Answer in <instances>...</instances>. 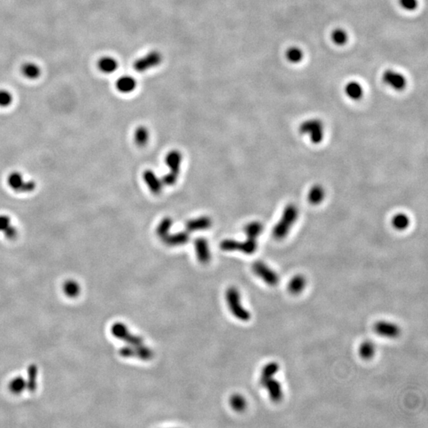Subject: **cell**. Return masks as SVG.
Listing matches in <instances>:
<instances>
[{
    "label": "cell",
    "mask_w": 428,
    "mask_h": 428,
    "mask_svg": "<svg viewBox=\"0 0 428 428\" xmlns=\"http://www.w3.org/2000/svg\"><path fill=\"white\" fill-rule=\"evenodd\" d=\"M299 211L297 207L293 204L286 205L279 222L276 224L272 234L276 240H283L291 231L295 222L298 218Z\"/></svg>",
    "instance_id": "6da1fadb"
},
{
    "label": "cell",
    "mask_w": 428,
    "mask_h": 428,
    "mask_svg": "<svg viewBox=\"0 0 428 428\" xmlns=\"http://www.w3.org/2000/svg\"><path fill=\"white\" fill-rule=\"evenodd\" d=\"M226 300L229 310L235 317L241 321H248L251 319V314L241 305L240 292L236 287H229L227 290Z\"/></svg>",
    "instance_id": "7a4b0ae2"
},
{
    "label": "cell",
    "mask_w": 428,
    "mask_h": 428,
    "mask_svg": "<svg viewBox=\"0 0 428 428\" xmlns=\"http://www.w3.org/2000/svg\"><path fill=\"white\" fill-rule=\"evenodd\" d=\"M6 183L11 190L20 194H27L35 190L37 184L34 180H27L19 171H12L6 177Z\"/></svg>",
    "instance_id": "3957f363"
},
{
    "label": "cell",
    "mask_w": 428,
    "mask_h": 428,
    "mask_svg": "<svg viewBox=\"0 0 428 428\" xmlns=\"http://www.w3.org/2000/svg\"><path fill=\"white\" fill-rule=\"evenodd\" d=\"M182 154L177 150L171 151L166 157L165 162L169 167V173L166 174L162 179L163 185L173 186L177 182L180 167L182 164Z\"/></svg>",
    "instance_id": "277c9868"
},
{
    "label": "cell",
    "mask_w": 428,
    "mask_h": 428,
    "mask_svg": "<svg viewBox=\"0 0 428 428\" xmlns=\"http://www.w3.org/2000/svg\"><path fill=\"white\" fill-rule=\"evenodd\" d=\"M299 132L304 135H308L314 144H320L324 139V125L319 119L304 121L299 127Z\"/></svg>",
    "instance_id": "5b68a950"
},
{
    "label": "cell",
    "mask_w": 428,
    "mask_h": 428,
    "mask_svg": "<svg viewBox=\"0 0 428 428\" xmlns=\"http://www.w3.org/2000/svg\"><path fill=\"white\" fill-rule=\"evenodd\" d=\"M257 239L251 238L247 236V240L244 242H240L234 240H225L221 244V248L223 251H240L247 254L251 255L256 251Z\"/></svg>",
    "instance_id": "8992f818"
},
{
    "label": "cell",
    "mask_w": 428,
    "mask_h": 428,
    "mask_svg": "<svg viewBox=\"0 0 428 428\" xmlns=\"http://www.w3.org/2000/svg\"><path fill=\"white\" fill-rule=\"evenodd\" d=\"M163 62V55L157 50L150 51L144 57L135 61L134 68L138 72H145L151 69L158 67Z\"/></svg>",
    "instance_id": "52a82bcc"
},
{
    "label": "cell",
    "mask_w": 428,
    "mask_h": 428,
    "mask_svg": "<svg viewBox=\"0 0 428 428\" xmlns=\"http://www.w3.org/2000/svg\"><path fill=\"white\" fill-rule=\"evenodd\" d=\"M252 270L259 278L263 280L269 286H274L278 285L279 282L278 274L265 263L261 261L255 262L252 265Z\"/></svg>",
    "instance_id": "ba28073f"
},
{
    "label": "cell",
    "mask_w": 428,
    "mask_h": 428,
    "mask_svg": "<svg viewBox=\"0 0 428 428\" xmlns=\"http://www.w3.org/2000/svg\"><path fill=\"white\" fill-rule=\"evenodd\" d=\"M120 355L123 358H136L143 361H149L153 357V352L144 344L133 346L129 345L120 349Z\"/></svg>",
    "instance_id": "9c48e42d"
},
{
    "label": "cell",
    "mask_w": 428,
    "mask_h": 428,
    "mask_svg": "<svg viewBox=\"0 0 428 428\" xmlns=\"http://www.w3.org/2000/svg\"><path fill=\"white\" fill-rule=\"evenodd\" d=\"M111 333L115 338L126 342L129 345L138 346L143 344L142 338L131 334L127 327L122 323H115L111 327Z\"/></svg>",
    "instance_id": "30bf717a"
},
{
    "label": "cell",
    "mask_w": 428,
    "mask_h": 428,
    "mask_svg": "<svg viewBox=\"0 0 428 428\" xmlns=\"http://www.w3.org/2000/svg\"><path fill=\"white\" fill-rule=\"evenodd\" d=\"M383 80L387 86L399 91L404 90L407 86V80L405 75L390 69L383 73Z\"/></svg>",
    "instance_id": "8fae6325"
},
{
    "label": "cell",
    "mask_w": 428,
    "mask_h": 428,
    "mask_svg": "<svg viewBox=\"0 0 428 428\" xmlns=\"http://www.w3.org/2000/svg\"><path fill=\"white\" fill-rule=\"evenodd\" d=\"M374 328L377 334L386 338H397L401 334L399 326L392 322L384 321V320L377 322L376 324H374Z\"/></svg>",
    "instance_id": "7c38bea8"
},
{
    "label": "cell",
    "mask_w": 428,
    "mask_h": 428,
    "mask_svg": "<svg viewBox=\"0 0 428 428\" xmlns=\"http://www.w3.org/2000/svg\"><path fill=\"white\" fill-rule=\"evenodd\" d=\"M0 233L9 240H15L19 236V229L10 216L0 214Z\"/></svg>",
    "instance_id": "4fadbf2b"
},
{
    "label": "cell",
    "mask_w": 428,
    "mask_h": 428,
    "mask_svg": "<svg viewBox=\"0 0 428 428\" xmlns=\"http://www.w3.org/2000/svg\"><path fill=\"white\" fill-rule=\"evenodd\" d=\"M194 247H195L197 258L199 259V261L203 264L209 263L210 258H211V255H210L209 244H208L207 240L203 237L196 239L195 242H194Z\"/></svg>",
    "instance_id": "5bb4252c"
},
{
    "label": "cell",
    "mask_w": 428,
    "mask_h": 428,
    "mask_svg": "<svg viewBox=\"0 0 428 428\" xmlns=\"http://www.w3.org/2000/svg\"><path fill=\"white\" fill-rule=\"evenodd\" d=\"M144 182L147 184L151 192L154 194H159L163 190V183L162 180L157 177V175L151 170H147L144 171Z\"/></svg>",
    "instance_id": "9a60e30c"
},
{
    "label": "cell",
    "mask_w": 428,
    "mask_h": 428,
    "mask_svg": "<svg viewBox=\"0 0 428 428\" xmlns=\"http://www.w3.org/2000/svg\"><path fill=\"white\" fill-rule=\"evenodd\" d=\"M137 82L136 79L131 75H122L117 79L116 88L117 90L123 94H130L136 90Z\"/></svg>",
    "instance_id": "2e32d148"
},
{
    "label": "cell",
    "mask_w": 428,
    "mask_h": 428,
    "mask_svg": "<svg viewBox=\"0 0 428 428\" xmlns=\"http://www.w3.org/2000/svg\"><path fill=\"white\" fill-rule=\"evenodd\" d=\"M212 225V221L209 217H201L195 219L189 220L186 223V231L188 232L208 229Z\"/></svg>",
    "instance_id": "e0dca14e"
},
{
    "label": "cell",
    "mask_w": 428,
    "mask_h": 428,
    "mask_svg": "<svg viewBox=\"0 0 428 428\" xmlns=\"http://www.w3.org/2000/svg\"><path fill=\"white\" fill-rule=\"evenodd\" d=\"M263 387H265L268 389L270 398L271 399L272 401L277 403L282 399L283 393H282V385L278 381L271 378L270 380L268 381V383H266L265 385Z\"/></svg>",
    "instance_id": "ac0fdd59"
},
{
    "label": "cell",
    "mask_w": 428,
    "mask_h": 428,
    "mask_svg": "<svg viewBox=\"0 0 428 428\" xmlns=\"http://www.w3.org/2000/svg\"><path fill=\"white\" fill-rule=\"evenodd\" d=\"M190 236L187 231L179 232L175 234H168L163 239L166 245L171 247L181 246L188 242Z\"/></svg>",
    "instance_id": "d6986e66"
},
{
    "label": "cell",
    "mask_w": 428,
    "mask_h": 428,
    "mask_svg": "<svg viewBox=\"0 0 428 428\" xmlns=\"http://www.w3.org/2000/svg\"><path fill=\"white\" fill-rule=\"evenodd\" d=\"M98 68L103 73L113 74L118 69V62L112 57H103L98 61Z\"/></svg>",
    "instance_id": "ffe728a7"
},
{
    "label": "cell",
    "mask_w": 428,
    "mask_h": 428,
    "mask_svg": "<svg viewBox=\"0 0 428 428\" xmlns=\"http://www.w3.org/2000/svg\"><path fill=\"white\" fill-rule=\"evenodd\" d=\"M63 292L65 296L69 298H76L81 293V286L77 281L68 279L64 283Z\"/></svg>",
    "instance_id": "44dd1931"
},
{
    "label": "cell",
    "mask_w": 428,
    "mask_h": 428,
    "mask_svg": "<svg viewBox=\"0 0 428 428\" xmlns=\"http://www.w3.org/2000/svg\"><path fill=\"white\" fill-rule=\"evenodd\" d=\"M278 370H279V365L277 362L271 361L267 364L263 368L260 376V384L262 386H264L268 381L270 380L271 378H274V375L278 373Z\"/></svg>",
    "instance_id": "7402d4cb"
},
{
    "label": "cell",
    "mask_w": 428,
    "mask_h": 428,
    "mask_svg": "<svg viewBox=\"0 0 428 428\" xmlns=\"http://www.w3.org/2000/svg\"><path fill=\"white\" fill-rule=\"evenodd\" d=\"M38 369L34 364L29 365L27 368L26 389L30 393H34L38 387Z\"/></svg>",
    "instance_id": "603a6c76"
},
{
    "label": "cell",
    "mask_w": 428,
    "mask_h": 428,
    "mask_svg": "<svg viewBox=\"0 0 428 428\" xmlns=\"http://www.w3.org/2000/svg\"><path fill=\"white\" fill-rule=\"evenodd\" d=\"M345 93L347 97L353 100H360L363 96V89L358 82H349L345 87Z\"/></svg>",
    "instance_id": "cb8c5ba5"
},
{
    "label": "cell",
    "mask_w": 428,
    "mask_h": 428,
    "mask_svg": "<svg viewBox=\"0 0 428 428\" xmlns=\"http://www.w3.org/2000/svg\"><path fill=\"white\" fill-rule=\"evenodd\" d=\"M25 389H26V380L23 377H15L9 382L8 390L12 394H21Z\"/></svg>",
    "instance_id": "d4e9b609"
},
{
    "label": "cell",
    "mask_w": 428,
    "mask_h": 428,
    "mask_svg": "<svg viewBox=\"0 0 428 428\" xmlns=\"http://www.w3.org/2000/svg\"><path fill=\"white\" fill-rule=\"evenodd\" d=\"M305 286H306V279H305V277L297 274L293 278H291V281L289 282L288 291L292 294H298L304 291Z\"/></svg>",
    "instance_id": "484cf974"
},
{
    "label": "cell",
    "mask_w": 428,
    "mask_h": 428,
    "mask_svg": "<svg viewBox=\"0 0 428 428\" xmlns=\"http://www.w3.org/2000/svg\"><path fill=\"white\" fill-rule=\"evenodd\" d=\"M325 197V190L320 185H315L309 190L308 200L313 205H318L323 202Z\"/></svg>",
    "instance_id": "4316f807"
},
{
    "label": "cell",
    "mask_w": 428,
    "mask_h": 428,
    "mask_svg": "<svg viewBox=\"0 0 428 428\" xmlns=\"http://www.w3.org/2000/svg\"><path fill=\"white\" fill-rule=\"evenodd\" d=\"M149 140V130L144 126L138 127L134 133V141L138 146L144 147L148 144Z\"/></svg>",
    "instance_id": "83f0119b"
},
{
    "label": "cell",
    "mask_w": 428,
    "mask_h": 428,
    "mask_svg": "<svg viewBox=\"0 0 428 428\" xmlns=\"http://www.w3.org/2000/svg\"><path fill=\"white\" fill-rule=\"evenodd\" d=\"M23 75L30 80L38 79L41 75V68L39 66L34 63H26L23 65L22 68Z\"/></svg>",
    "instance_id": "f1b7e54d"
},
{
    "label": "cell",
    "mask_w": 428,
    "mask_h": 428,
    "mask_svg": "<svg viewBox=\"0 0 428 428\" xmlns=\"http://www.w3.org/2000/svg\"><path fill=\"white\" fill-rule=\"evenodd\" d=\"M263 226L260 222H252L248 224L245 227V232L248 237L258 239L263 232Z\"/></svg>",
    "instance_id": "f546056e"
},
{
    "label": "cell",
    "mask_w": 428,
    "mask_h": 428,
    "mask_svg": "<svg viewBox=\"0 0 428 428\" xmlns=\"http://www.w3.org/2000/svg\"><path fill=\"white\" fill-rule=\"evenodd\" d=\"M392 224L394 228L399 231L406 229L409 226L410 219L405 213H397L392 220Z\"/></svg>",
    "instance_id": "4dcf8cb0"
},
{
    "label": "cell",
    "mask_w": 428,
    "mask_h": 428,
    "mask_svg": "<svg viewBox=\"0 0 428 428\" xmlns=\"http://www.w3.org/2000/svg\"><path fill=\"white\" fill-rule=\"evenodd\" d=\"M230 405L234 411L242 412L246 409L247 401L242 395H232L229 400Z\"/></svg>",
    "instance_id": "1f68e13d"
},
{
    "label": "cell",
    "mask_w": 428,
    "mask_h": 428,
    "mask_svg": "<svg viewBox=\"0 0 428 428\" xmlns=\"http://www.w3.org/2000/svg\"><path fill=\"white\" fill-rule=\"evenodd\" d=\"M375 354V346L370 341H365L360 345V355L364 360H370Z\"/></svg>",
    "instance_id": "d6a6232c"
},
{
    "label": "cell",
    "mask_w": 428,
    "mask_h": 428,
    "mask_svg": "<svg viewBox=\"0 0 428 428\" xmlns=\"http://www.w3.org/2000/svg\"><path fill=\"white\" fill-rule=\"evenodd\" d=\"M171 226H172V220L170 217H165L161 221L157 228V235L161 240H163L169 234Z\"/></svg>",
    "instance_id": "836d02e7"
},
{
    "label": "cell",
    "mask_w": 428,
    "mask_h": 428,
    "mask_svg": "<svg viewBox=\"0 0 428 428\" xmlns=\"http://www.w3.org/2000/svg\"><path fill=\"white\" fill-rule=\"evenodd\" d=\"M303 56L304 54H303L302 50L297 47H291V48H288L286 52V59L291 63L297 64L301 62L303 59Z\"/></svg>",
    "instance_id": "e575fe53"
},
{
    "label": "cell",
    "mask_w": 428,
    "mask_h": 428,
    "mask_svg": "<svg viewBox=\"0 0 428 428\" xmlns=\"http://www.w3.org/2000/svg\"><path fill=\"white\" fill-rule=\"evenodd\" d=\"M332 40L337 45H343L346 44L348 39L347 32L342 29H335L332 33Z\"/></svg>",
    "instance_id": "d590c367"
},
{
    "label": "cell",
    "mask_w": 428,
    "mask_h": 428,
    "mask_svg": "<svg viewBox=\"0 0 428 428\" xmlns=\"http://www.w3.org/2000/svg\"><path fill=\"white\" fill-rule=\"evenodd\" d=\"M13 98L11 92L6 90H0V107H8L12 104Z\"/></svg>",
    "instance_id": "8d00e7d4"
},
{
    "label": "cell",
    "mask_w": 428,
    "mask_h": 428,
    "mask_svg": "<svg viewBox=\"0 0 428 428\" xmlns=\"http://www.w3.org/2000/svg\"><path fill=\"white\" fill-rule=\"evenodd\" d=\"M399 3L402 8L406 11H414L418 6L417 0H399Z\"/></svg>",
    "instance_id": "74e56055"
}]
</instances>
